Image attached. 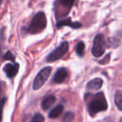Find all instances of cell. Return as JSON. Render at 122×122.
I'll use <instances>...</instances> for the list:
<instances>
[{
	"label": "cell",
	"mask_w": 122,
	"mask_h": 122,
	"mask_svg": "<svg viewBox=\"0 0 122 122\" xmlns=\"http://www.w3.org/2000/svg\"><path fill=\"white\" fill-rule=\"evenodd\" d=\"M107 108H108V104L105 95L102 92L93 95L92 100L88 105V111L91 116H95L99 112L105 111V110H107Z\"/></svg>",
	"instance_id": "cell-1"
},
{
	"label": "cell",
	"mask_w": 122,
	"mask_h": 122,
	"mask_svg": "<svg viewBox=\"0 0 122 122\" xmlns=\"http://www.w3.org/2000/svg\"><path fill=\"white\" fill-rule=\"evenodd\" d=\"M46 26H47V19L45 14L43 12H39L32 19L27 29V32L32 34H39L45 29Z\"/></svg>",
	"instance_id": "cell-2"
},
{
	"label": "cell",
	"mask_w": 122,
	"mask_h": 122,
	"mask_svg": "<svg viewBox=\"0 0 122 122\" xmlns=\"http://www.w3.org/2000/svg\"><path fill=\"white\" fill-rule=\"evenodd\" d=\"M107 44L105 43L103 34H97L93 41V48H92V54L95 57L98 58L103 55L105 53Z\"/></svg>",
	"instance_id": "cell-3"
},
{
	"label": "cell",
	"mask_w": 122,
	"mask_h": 122,
	"mask_svg": "<svg viewBox=\"0 0 122 122\" xmlns=\"http://www.w3.org/2000/svg\"><path fill=\"white\" fill-rule=\"evenodd\" d=\"M51 71H52V68L49 66H47L44 67V69H42L38 73V75H36L35 79L34 80V84H33V89L34 90H39V88H41L44 85L46 80H48V78L50 75Z\"/></svg>",
	"instance_id": "cell-4"
},
{
	"label": "cell",
	"mask_w": 122,
	"mask_h": 122,
	"mask_svg": "<svg viewBox=\"0 0 122 122\" xmlns=\"http://www.w3.org/2000/svg\"><path fill=\"white\" fill-rule=\"evenodd\" d=\"M69 47H70V44H69L68 42H63L59 47L56 48L53 52H51L48 55L47 61L48 62H54V61H56L58 59H61L68 52Z\"/></svg>",
	"instance_id": "cell-5"
},
{
	"label": "cell",
	"mask_w": 122,
	"mask_h": 122,
	"mask_svg": "<svg viewBox=\"0 0 122 122\" xmlns=\"http://www.w3.org/2000/svg\"><path fill=\"white\" fill-rule=\"evenodd\" d=\"M19 65L17 63L14 64H7L4 67V70L5 72L6 75L9 77V79H12L19 72Z\"/></svg>",
	"instance_id": "cell-6"
},
{
	"label": "cell",
	"mask_w": 122,
	"mask_h": 122,
	"mask_svg": "<svg viewBox=\"0 0 122 122\" xmlns=\"http://www.w3.org/2000/svg\"><path fill=\"white\" fill-rule=\"evenodd\" d=\"M67 73L66 69L65 68H60L56 71V73L54 74V76L53 78V82L55 84H60L63 83L65 80V79L67 78Z\"/></svg>",
	"instance_id": "cell-7"
},
{
	"label": "cell",
	"mask_w": 122,
	"mask_h": 122,
	"mask_svg": "<svg viewBox=\"0 0 122 122\" xmlns=\"http://www.w3.org/2000/svg\"><path fill=\"white\" fill-rule=\"evenodd\" d=\"M57 28L63 27V26H70V27L73 28V29H79L81 27V24L79 22H72L70 19H65L63 20H60L56 24Z\"/></svg>",
	"instance_id": "cell-8"
},
{
	"label": "cell",
	"mask_w": 122,
	"mask_h": 122,
	"mask_svg": "<svg viewBox=\"0 0 122 122\" xmlns=\"http://www.w3.org/2000/svg\"><path fill=\"white\" fill-rule=\"evenodd\" d=\"M103 85V80L100 78H95L94 80H90L88 84H87V89L90 90H100L102 87Z\"/></svg>",
	"instance_id": "cell-9"
},
{
	"label": "cell",
	"mask_w": 122,
	"mask_h": 122,
	"mask_svg": "<svg viewBox=\"0 0 122 122\" xmlns=\"http://www.w3.org/2000/svg\"><path fill=\"white\" fill-rule=\"evenodd\" d=\"M56 100L55 96L54 95H49V96H46L45 98L43 100L42 103H41V107L44 110H48L50 109V107L52 106L54 104Z\"/></svg>",
	"instance_id": "cell-10"
},
{
	"label": "cell",
	"mask_w": 122,
	"mask_h": 122,
	"mask_svg": "<svg viewBox=\"0 0 122 122\" xmlns=\"http://www.w3.org/2000/svg\"><path fill=\"white\" fill-rule=\"evenodd\" d=\"M63 110H64V106L62 105H56V106L54 107V108H53L52 110H50V112L49 113V118H51V119L58 118V117L62 114Z\"/></svg>",
	"instance_id": "cell-11"
},
{
	"label": "cell",
	"mask_w": 122,
	"mask_h": 122,
	"mask_svg": "<svg viewBox=\"0 0 122 122\" xmlns=\"http://www.w3.org/2000/svg\"><path fill=\"white\" fill-rule=\"evenodd\" d=\"M57 3H59L61 5V7L66 9L67 13L71 9L72 6L74 5L75 0H57Z\"/></svg>",
	"instance_id": "cell-12"
},
{
	"label": "cell",
	"mask_w": 122,
	"mask_h": 122,
	"mask_svg": "<svg viewBox=\"0 0 122 122\" xmlns=\"http://www.w3.org/2000/svg\"><path fill=\"white\" fill-rule=\"evenodd\" d=\"M115 102L117 108L120 110H122V90H119L115 93Z\"/></svg>",
	"instance_id": "cell-13"
},
{
	"label": "cell",
	"mask_w": 122,
	"mask_h": 122,
	"mask_svg": "<svg viewBox=\"0 0 122 122\" xmlns=\"http://www.w3.org/2000/svg\"><path fill=\"white\" fill-rule=\"evenodd\" d=\"M75 50H76V54L79 56H83L85 54V44L83 42H79L76 45Z\"/></svg>",
	"instance_id": "cell-14"
},
{
	"label": "cell",
	"mask_w": 122,
	"mask_h": 122,
	"mask_svg": "<svg viewBox=\"0 0 122 122\" xmlns=\"http://www.w3.org/2000/svg\"><path fill=\"white\" fill-rule=\"evenodd\" d=\"M75 118V115L73 112H67L63 118L62 122H71Z\"/></svg>",
	"instance_id": "cell-15"
},
{
	"label": "cell",
	"mask_w": 122,
	"mask_h": 122,
	"mask_svg": "<svg viewBox=\"0 0 122 122\" xmlns=\"http://www.w3.org/2000/svg\"><path fill=\"white\" fill-rule=\"evenodd\" d=\"M44 118L41 114L39 113H37L34 115V117L32 118L30 122H44Z\"/></svg>",
	"instance_id": "cell-16"
},
{
	"label": "cell",
	"mask_w": 122,
	"mask_h": 122,
	"mask_svg": "<svg viewBox=\"0 0 122 122\" xmlns=\"http://www.w3.org/2000/svg\"><path fill=\"white\" fill-rule=\"evenodd\" d=\"M14 59H15V57H14V55L10 52V51H8V52L4 55V60H6V59H7V60H11V61H13V62H14Z\"/></svg>",
	"instance_id": "cell-17"
}]
</instances>
